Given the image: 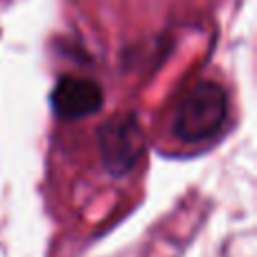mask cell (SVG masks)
I'll list each match as a JSON object with an SVG mask.
<instances>
[{"mask_svg": "<svg viewBox=\"0 0 257 257\" xmlns=\"http://www.w3.org/2000/svg\"><path fill=\"white\" fill-rule=\"evenodd\" d=\"M228 117V95L217 81H201L196 84L174 117V136L187 145L205 142L214 138Z\"/></svg>", "mask_w": 257, "mask_h": 257, "instance_id": "1", "label": "cell"}, {"mask_svg": "<svg viewBox=\"0 0 257 257\" xmlns=\"http://www.w3.org/2000/svg\"><path fill=\"white\" fill-rule=\"evenodd\" d=\"M99 151L111 174L124 176L131 172L145 151V136L136 115L113 117L99 128Z\"/></svg>", "mask_w": 257, "mask_h": 257, "instance_id": "2", "label": "cell"}, {"mask_svg": "<svg viewBox=\"0 0 257 257\" xmlns=\"http://www.w3.org/2000/svg\"><path fill=\"white\" fill-rule=\"evenodd\" d=\"M50 104L61 120H79L97 113L104 104V93L97 81L84 77H61L50 95Z\"/></svg>", "mask_w": 257, "mask_h": 257, "instance_id": "3", "label": "cell"}]
</instances>
